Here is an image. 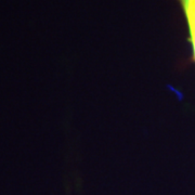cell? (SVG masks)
I'll list each match as a JSON object with an SVG mask.
<instances>
[{"mask_svg":"<svg viewBox=\"0 0 195 195\" xmlns=\"http://www.w3.org/2000/svg\"><path fill=\"white\" fill-rule=\"evenodd\" d=\"M189 31V41L192 47V55L195 62V0H179Z\"/></svg>","mask_w":195,"mask_h":195,"instance_id":"obj_1","label":"cell"}]
</instances>
